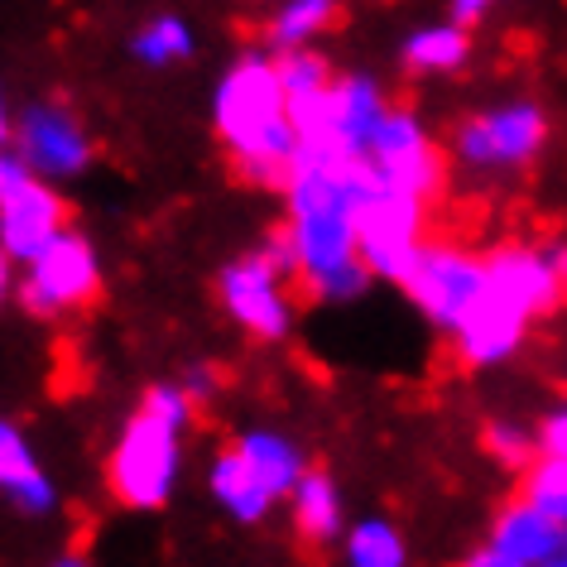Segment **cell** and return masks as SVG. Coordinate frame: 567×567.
Masks as SVG:
<instances>
[{"label": "cell", "instance_id": "obj_1", "mask_svg": "<svg viewBox=\"0 0 567 567\" xmlns=\"http://www.w3.org/2000/svg\"><path fill=\"white\" fill-rule=\"evenodd\" d=\"M284 231L293 246V284L322 308L361 303L375 275L357 250V207H351V159L299 150L284 178Z\"/></svg>", "mask_w": 567, "mask_h": 567}, {"label": "cell", "instance_id": "obj_2", "mask_svg": "<svg viewBox=\"0 0 567 567\" xmlns=\"http://www.w3.org/2000/svg\"><path fill=\"white\" fill-rule=\"evenodd\" d=\"M212 135L226 150L231 174L246 188L279 193L299 159V131L289 116V92L269 44L240 49L212 87Z\"/></svg>", "mask_w": 567, "mask_h": 567}, {"label": "cell", "instance_id": "obj_3", "mask_svg": "<svg viewBox=\"0 0 567 567\" xmlns=\"http://www.w3.org/2000/svg\"><path fill=\"white\" fill-rule=\"evenodd\" d=\"M197 400L183 390V380H154L140 394V404L121 419L116 443L106 452V491L121 509L154 515L174 505V495L188 472V433L197 423Z\"/></svg>", "mask_w": 567, "mask_h": 567}, {"label": "cell", "instance_id": "obj_4", "mask_svg": "<svg viewBox=\"0 0 567 567\" xmlns=\"http://www.w3.org/2000/svg\"><path fill=\"white\" fill-rule=\"evenodd\" d=\"M553 145V111L529 92L491 96L462 111L447 131V159L476 183H509L544 164Z\"/></svg>", "mask_w": 567, "mask_h": 567}, {"label": "cell", "instance_id": "obj_5", "mask_svg": "<svg viewBox=\"0 0 567 567\" xmlns=\"http://www.w3.org/2000/svg\"><path fill=\"white\" fill-rule=\"evenodd\" d=\"M351 207H357V250L375 284L400 289L414 269L423 240L433 236V203L390 188L371 168V159H351Z\"/></svg>", "mask_w": 567, "mask_h": 567}, {"label": "cell", "instance_id": "obj_6", "mask_svg": "<svg viewBox=\"0 0 567 567\" xmlns=\"http://www.w3.org/2000/svg\"><path fill=\"white\" fill-rule=\"evenodd\" d=\"M390 87L365 68H347L313 96H293L289 116L299 131V150L337 154V159H365L371 140L390 111Z\"/></svg>", "mask_w": 567, "mask_h": 567}, {"label": "cell", "instance_id": "obj_7", "mask_svg": "<svg viewBox=\"0 0 567 567\" xmlns=\"http://www.w3.org/2000/svg\"><path fill=\"white\" fill-rule=\"evenodd\" d=\"M217 308L240 337L255 347H284L299 332V299H293V275L265 246L231 255L217 279Z\"/></svg>", "mask_w": 567, "mask_h": 567}, {"label": "cell", "instance_id": "obj_8", "mask_svg": "<svg viewBox=\"0 0 567 567\" xmlns=\"http://www.w3.org/2000/svg\"><path fill=\"white\" fill-rule=\"evenodd\" d=\"M102 289H106L102 250H96V240L87 231L68 226V231H59L44 250H34L20 265L16 303L34 322H63V318L87 313L102 299Z\"/></svg>", "mask_w": 567, "mask_h": 567}, {"label": "cell", "instance_id": "obj_9", "mask_svg": "<svg viewBox=\"0 0 567 567\" xmlns=\"http://www.w3.org/2000/svg\"><path fill=\"white\" fill-rule=\"evenodd\" d=\"M400 293L437 337H447L486 293V250H472L452 236H429Z\"/></svg>", "mask_w": 567, "mask_h": 567}, {"label": "cell", "instance_id": "obj_10", "mask_svg": "<svg viewBox=\"0 0 567 567\" xmlns=\"http://www.w3.org/2000/svg\"><path fill=\"white\" fill-rule=\"evenodd\" d=\"M365 159H371V168L390 183V188L414 193L433 207H437V197L447 193V178H452L447 140H437L429 116L409 102H390L371 150H365Z\"/></svg>", "mask_w": 567, "mask_h": 567}, {"label": "cell", "instance_id": "obj_11", "mask_svg": "<svg viewBox=\"0 0 567 567\" xmlns=\"http://www.w3.org/2000/svg\"><path fill=\"white\" fill-rule=\"evenodd\" d=\"M10 150L34 174H44L53 183H78L96 164V135L87 131L82 111L68 96H34V102H24L16 111Z\"/></svg>", "mask_w": 567, "mask_h": 567}, {"label": "cell", "instance_id": "obj_12", "mask_svg": "<svg viewBox=\"0 0 567 567\" xmlns=\"http://www.w3.org/2000/svg\"><path fill=\"white\" fill-rule=\"evenodd\" d=\"M73 226L63 183L34 174L16 150H0V246L24 265L53 236Z\"/></svg>", "mask_w": 567, "mask_h": 567}, {"label": "cell", "instance_id": "obj_13", "mask_svg": "<svg viewBox=\"0 0 567 567\" xmlns=\"http://www.w3.org/2000/svg\"><path fill=\"white\" fill-rule=\"evenodd\" d=\"M466 567H563V519L515 495L491 515L481 548L462 558Z\"/></svg>", "mask_w": 567, "mask_h": 567}, {"label": "cell", "instance_id": "obj_14", "mask_svg": "<svg viewBox=\"0 0 567 567\" xmlns=\"http://www.w3.org/2000/svg\"><path fill=\"white\" fill-rule=\"evenodd\" d=\"M486 284L501 299L515 303L519 313H529L534 322H544L567 308L558 246H544V240H529V236L495 240L486 250Z\"/></svg>", "mask_w": 567, "mask_h": 567}, {"label": "cell", "instance_id": "obj_15", "mask_svg": "<svg viewBox=\"0 0 567 567\" xmlns=\"http://www.w3.org/2000/svg\"><path fill=\"white\" fill-rule=\"evenodd\" d=\"M529 332H534V318L519 313L515 303L501 299L486 284V293L472 303V313H466L443 342L452 347V357H457V365H466V371H501V365H509L529 347Z\"/></svg>", "mask_w": 567, "mask_h": 567}, {"label": "cell", "instance_id": "obj_16", "mask_svg": "<svg viewBox=\"0 0 567 567\" xmlns=\"http://www.w3.org/2000/svg\"><path fill=\"white\" fill-rule=\"evenodd\" d=\"M203 486H207L212 509H217L226 524H236V529H260V524L284 505L279 495L260 481V472H255V466L236 452L231 437H226V443L207 457Z\"/></svg>", "mask_w": 567, "mask_h": 567}, {"label": "cell", "instance_id": "obj_17", "mask_svg": "<svg viewBox=\"0 0 567 567\" xmlns=\"http://www.w3.org/2000/svg\"><path fill=\"white\" fill-rule=\"evenodd\" d=\"M0 495L24 519H49L59 509V481L49 476L30 433L6 414H0Z\"/></svg>", "mask_w": 567, "mask_h": 567}, {"label": "cell", "instance_id": "obj_18", "mask_svg": "<svg viewBox=\"0 0 567 567\" xmlns=\"http://www.w3.org/2000/svg\"><path fill=\"white\" fill-rule=\"evenodd\" d=\"M476 59V24L457 16L423 20L400 39V68L414 82H437V78H462Z\"/></svg>", "mask_w": 567, "mask_h": 567}, {"label": "cell", "instance_id": "obj_19", "mask_svg": "<svg viewBox=\"0 0 567 567\" xmlns=\"http://www.w3.org/2000/svg\"><path fill=\"white\" fill-rule=\"evenodd\" d=\"M284 509H289V529L299 538L303 548H332L337 538L347 529V491L342 481L332 472H322V466H308L299 476V486L284 495Z\"/></svg>", "mask_w": 567, "mask_h": 567}, {"label": "cell", "instance_id": "obj_20", "mask_svg": "<svg viewBox=\"0 0 567 567\" xmlns=\"http://www.w3.org/2000/svg\"><path fill=\"white\" fill-rule=\"evenodd\" d=\"M231 443H236L240 457H246L255 472H260V481L279 495V501H284V495H289L293 486H299V476L308 472V466H313L299 437L275 429V423H246V429L231 433Z\"/></svg>", "mask_w": 567, "mask_h": 567}, {"label": "cell", "instance_id": "obj_21", "mask_svg": "<svg viewBox=\"0 0 567 567\" xmlns=\"http://www.w3.org/2000/svg\"><path fill=\"white\" fill-rule=\"evenodd\" d=\"M342 24V0H269L265 44L269 49H303L328 39Z\"/></svg>", "mask_w": 567, "mask_h": 567}, {"label": "cell", "instance_id": "obj_22", "mask_svg": "<svg viewBox=\"0 0 567 567\" xmlns=\"http://www.w3.org/2000/svg\"><path fill=\"white\" fill-rule=\"evenodd\" d=\"M337 553H342L347 567H409V558H414L409 534L390 515L347 519L342 538H337Z\"/></svg>", "mask_w": 567, "mask_h": 567}, {"label": "cell", "instance_id": "obj_23", "mask_svg": "<svg viewBox=\"0 0 567 567\" xmlns=\"http://www.w3.org/2000/svg\"><path fill=\"white\" fill-rule=\"evenodd\" d=\"M197 53V30L188 16H174V10H159L145 24H135L131 34V59L140 68H154V73H168V68L188 63Z\"/></svg>", "mask_w": 567, "mask_h": 567}, {"label": "cell", "instance_id": "obj_24", "mask_svg": "<svg viewBox=\"0 0 567 567\" xmlns=\"http://www.w3.org/2000/svg\"><path fill=\"white\" fill-rule=\"evenodd\" d=\"M481 452H486L501 472L519 476L524 466L538 457V433H534V423H524L515 414H495L481 423Z\"/></svg>", "mask_w": 567, "mask_h": 567}, {"label": "cell", "instance_id": "obj_25", "mask_svg": "<svg viewBox=\"0 0 567 567\" xmlns=\"http://www.w3.org/2000/svg\"><path fill=\"white\" fill-rule=\"evenodd\" d=\"M275 63H279V82H284V92H289V102L293 96H313L322 92L328 82L337 78V68L332 59L322 53L318 44H303V49H275Z\"/></svg>", "mask_w": 567, "mask_h": 567}, {"label": "cell", "instance_id": "obj_26", "mask_svg": "<svg viewBox=\"0 0 567 567\" xmlns=\"http://www.w3.org/2000/svg\"><path fill=\"white\" fill-rule=\"evenodd\" d=\"M519 495H529L534 505H544L548 515H558L567 524V457L538 452V457L519 472Z\"/></svg>", "mask_w": 567, "mask_h": 567}, {"label": "cell", "instance_id": "obj_27", "mask_svg": "<svg viewBox=\"0 0 567 567\" xmlns=\"http://www.w3.org/2000/svg\"><path fill=\"white\" fill-rule=\"evenodd\" d=\"M183 390H188L193 394V400H197V409H207L212 400H217V394H221V365L217 361H203V357H197V361H188V365H183Z\"/></svg>", "mask_w": 567, "mask_h": 567}, {"label": "cell", "instance_id": "obj_28", "mask_svg": "<svg viewBox=\"0 0 567 567\" xmlns=\"http://www.w3.org/2000/svg\"><path fill=\"white\" fill-rule=\"evenodd\" d=\"M534 433H538V452H553V457H567V400L548 404L544 414L534 419Z\"/></svg>", "mask_w": 567, "mask_h": 567}, {"label": "cell", "instance_id": "obj_29", "mask_svg": "<svg viewBox=\"0 0 567 567\" xmlns=\"http://www.w3.org/2000/svg\"><path fill=\"white\" fill-rule=\"evenodd\" d=\"M509 6H515V0H447V16H457L466 24H486Z\"/></svg>", "mask_w": 567, "mask_h": 567}, {"label": "cell", "instance_id": "obj_30", "mask_svg": "<svg viewBox=\"0 0 567 567\" xmlns=\"http://www.w3.org/2000/svg\"><path fill=\"white\" fill-rule=\"evenodd\" d=\"M16 284H20V260L0 246V313L16 303Z\"/></svg>", "mask_w": 567, "mask_h": 567}, {"label": "cell", "instance_id": "obj_31", "mask_svg": "<svg viewBox=\"0 0 567 567\" xmlns=\"http://www.w3.org/2000/svg\"><path fill=\"white\" fill-rule=\"evenodd\" d=\"M16 102L6 96V82H0V150H10V135H16Z\"/></svg>", "mask_w": 567, "mask_h": 567}, {"label": "cell", "instance_id": "obj_32", "mask_svg": "<svg viewBox=\"0 0 567 567\" xmlns=\"http://www.w3.org/2000/svg\"><path fill=\"white\" fill-rule=\"evenodd\" d=\"M558 269H563V303H567V236L558 240Z\"/></svg>", "mask_w": 567, "mask_h": 567}, {"label": "cell", "instance_id": "obj_33", "mask_svg": "<svg viewBox=\"0 0 567 567\" xmlns=\"http://www.w3.org/2000/svg\"><path fill=\"white\" fill-rule=\"evenodd\" d=\"M563 567H567V524H563Z\"/></svg>", "mask_w": 567, "mask_h": 567}, {"label": "cell", "instance_id": "obj_34", "mask_svg": "<svg viewBox=\"0 0 567 567\" xmlns=\"http://www.w3.org/2000/svg\"><path fill=\"white\" fill-rule=\"evenodd\" d=\"M255 6H269V0H255Z\"/></svg>", "mask_w": 567, "mask_h": 567}]
</instances>
